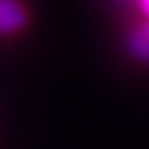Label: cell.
I'll return each instance as SVG.
<instances>
[{
	"label": "cell",
	"instance_id": "obj_1",
	"mask_svg": "<svg viewBox=\"0 0 149 149\" xmlns=\"http://www.w3.org/2000/svg\"><path fill=\"white\" fill-rule=\"evenodd\" d=\"M28 24V8L22 0H0V38L22 32Z\"/></svg>",
	"mask_w": 149,
	"mask_h": 149
},
{
	"label": "cell",
	"instance_id": "obj_2",
	"mask_svg": "<svg viewBox=\"0 0 149 149\" xmlns=\"http://www.w3.org/2000/svg\"><path fill=\"white\" fill-rule=\"evenodd\" d=\"M127 50L133 60L149 64V18H139L127 34Z\"/></svg>",
	"mask_w": 149,
	"mask_h": 149
},
{
	"label": "cell",
	"instance_id": "obj_3",
	"mask_svg": "<svg viewBox=\"0 0 149 149\" xmlns=\"http://www.w3.org/2000/svg\"><path fill=\"white\" fill-rule=\"evenodd\" d=\"M141 18H149V0H133Z\"/></svg>",
	"mask_w": 149,
	"mask_h": 149
}]
</instances>
